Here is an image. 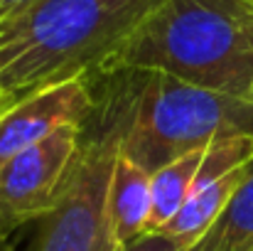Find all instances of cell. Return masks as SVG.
Instances as JSON below:
<instances>
[{
	"label": "cell",
	"instance_id": "cell-1",
	"mask_svg": "<svg viewBox=\"0 0 253 251\" xmlns=\"http://www.w3.org/2000/svg\"><path fill=\"white\" fill-rule=\"evenodd\" d=\"M163 0H35L0 20V89L15 101L98 72Z\"/></svg>",
	"mask_w": 253,
	"mask_h": 251
},
{
	"label": "cell",
	"instance_id": "cell-2",
	"mask_svg": "<svg viewBox=\"0 0 253 251\" xmlns=\"http://www.w3.org/2000/svg\"><path fill=\"white\" fill-rule=\"evenodd\" d=\"M103 69L160 72L253 101V2L163 0Z\"/></svg>",
	"mask_w": 253,
	"mask_h": 251
},
{
	"label": "cell",
	"instance_id": "cell-3",
	"mask_svg": "<svg viewBox=\"0 0 253 251\" xmlns=\"http://www.w3.org/2000/svg\"><path fill=\"white\" fill-rule=\"evenodd\" d=\"M118 72L128 91L121 153L148 172L219 138L253 136V101L216 94L160 72Z\"/></svg>",
	"mask_w": 253,
	"mask_h": 251
},
{
	"label": "cell",
	"instance_id": "cell-4",
	"mask_svg": "<svg viewBox=\"0 0 253 251\" xmlns=\"http://www.w3.org/2000/svg\"><path fill=\"white\" fill-rule=\"evenodd\" d=\"M93 111L59 202L40 219L27 251H121L108 219V182L128 116V91L118 72L86 77Z\"/></svg>",
	"mask_w": 253,
	"mask_h": 251
},
{
	"label": "cell",
	"instance_id": "cell-5",
	"mask_svg": "<svg viewBox=\"0 0 253 251\" xmlns=\"http://www.w3.org/2000/svg\"><path fill=\"white\" fill-rule=\"evenodd\" d=\"M84 126L57 128L0 167V237L10 239L27 222H40L62 197L82 148Z\"/></svg>",
	"mask_w": 253,
	"mask_h": 251
},
{
	"label": "cell",
	"instance_id": "cell-6",
	"mask_svg": "<svg viewBox=\"0 0 253 251\" xmlns=\"http://www.w3.org/2000/svg\"><path fill=\"white\" fill-rule=\"evenodd\" d=\"M91 111L93 91L86 79L49 84L12 101L0 113V167L62 126H84Z\"/></svg>",
	"mask_w": 253,
	"mask_h": 251
},
{
	"label": "cell",
	"instance_id": "cell-7",
	"mask_svg": "<svg viewBox=\"0 0 253 251\" xmlns=\"http://www.w3.org/2000/svg\"><path fill=\"white\" fill-rule=\"evenodd\" d=\"M150 180L153 172L121 153L116 155L108 182V219L118 247H128L145 237L150 219Z\"/></svg>",
	"mask_w": 253,
	"mask_h": 251
},
{
	"label": "cell",
	"instance_id": "cell-8",
	"mask_svg": "<svg viewBox=\"0 0 253 251\" xmlns=\"http://www.w3.org/2000/svg\"><path fill=\"white\" fill-rule=\"evenodd\" d=\"M207 148L184 153V155L169 160L168 165L158 167L153 172V180H150V197L153 200H150V219H148L145 237L160 234L169 224V219L179 212V207L184 204V200L194 190V182H197V175L202 170Z\"/></svg>",
	"mask_w": 253,
	"mask_h": 251
},
{
	"label": "cell",
	"instance_id": "cell-9",
	"mask_svg": "<svg viewBox=\"0 0 253 251\" xmlns=\"http://www.w3.org/2000/svg\"><path fill=\"white\" fill-rule=\"evenodd\" d=\"M189 251H253V163L224 214Z\"/></svg>",
	"mask_w": 253,
	"mask_h": 251
},
{
	"label": "cell",
	"instance_id": "cell-10",
	"mask_svg": "<svg viewBox=\"0 0 253 251\" xmlns=\"http://www.w3.org/2000/svg\"><path fill=\"white\" fill-rule=\"evenodd\" d=\"M121 251H179V247L165 239L163 234H148V237H140L138 242L123 247Z\"/></svg>",
	"mask_w": 253,
	"mask_h": 251
},
{
	"label": "cell",
	"instance_id": "cell-11",
	"mask_svg": "<svg viewBox=\"0 0 253 251\" xmlns=\"http://www.w3.org/2000/svg\"><path fill=\"white\" fill-rule=\"evenodd\" d=\"M32 2L35 0H0V20H7V17L17 15L20 10H25Z\"/></svg>",
	"mask_w": 253,
	"mask_h": 251
},
{
	"label": "cell",
	"instance_id": "cell-12",
	"mask_svg": "<svg viewBox=\"0 0 253 251\" xmlns=\"http://www.w3.org/2000/svg\"><path fill=\"white\" fill-rule=\"evenodd\" d=\"M12 101H15V99H12L10 94H5V91L0 89V113H2V111H5V108H7V106H10Z\"/></svg>",
	"mask_w": 253,
	"mask_h": 251
},
{
	"label": "cell",
	"instance_id": "cell-13",
	"mask_svg": "<svg viewBox=\"0 0 253 251\" xmlns=\"http://www.w3.org/2000/svg\"><path fill=\"white\" fill-rule=\"evenodd\" d=\"M0 251H12V244H10V239L0 237Z\"/></svg>",
	"mask_w": 253,
	"mask_h": 251
},
{
	"label": "cell",
	"instance_id": "cell-14",
	"mask_svg": "<svg viewBox=\"0 0 253 251\" xmlns=\"http://www.w3.org/2000/svg\"><path fill=\"white\" fill-rule=\"evenodd\" d=\"M251 2H253V0H251Z\"/></svg>",
	"mask_w": 253,
	"mask_h": 251
}]
</instances>
